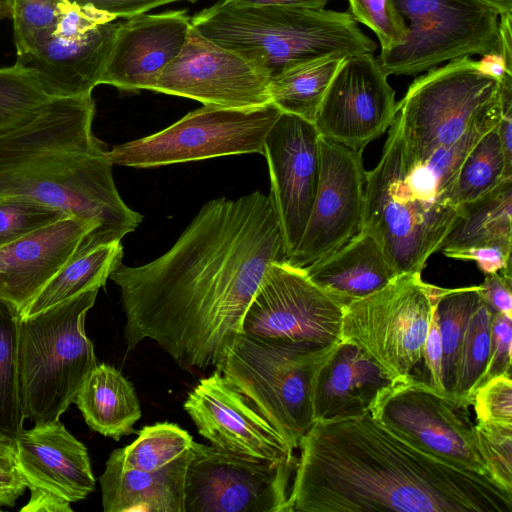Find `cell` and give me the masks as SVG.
I'll return each mask as SVG.
<instances>
[{
  "mask_svg": "<svg viewBox=\"0 0 512 512\" xmlns=\"http://www.w3.org/2000/svg\"><path fill=\"white\" fill-rule=\"evenodd\" d=\"M287 259L270 195L207 202L163 255L110 274L128 350L150 339L183 369L215 368L242 333L269 266Z\"/></svg>",
  "mask_w": 512,
  "mask_h": 512,
  "instance_id": "cell-1",
  "label": "cell"
},
{
  "mask_svg": "<svg viewBox=\"0 0 512 512\" xmlns=\"http://www.w3.org/2000/svg\"><path fill=\"white\" fill-rule=\"evenodd\" d=\"M290 512H512L491 476L430 455L365 413L301 438Z\"/></svg>",
  "mask_w": 512,
  "mask_h": 512,
  "instance_id": "cell-2",
  "label": "cell"
},
{
  "mask_svg": "<svg viewBox=\"0 0 512 512\" xmlns=\"http://www.w3.org/2000/svg\"><path fill=\"white\" fill-rule=\"evenodd\" d=\"M91 94L50 98L29 120L0 132V198H29L94 226L75 255L121 239L142 215L121 199L112 162L92 132Z\"/></svg>",
  "mask_w": 512,
  "mask_h": 512,
  "instance_id": "cell-3",
  "label": "cell"
},
{
  "mask_svg": "<svg viewBox=\"0 0 512 512\" xmlns=\"http://www.w3.org/2000/svg\"><path fill=\"white\" fill-rule=\"evenodd\" d=\"M500 98L453 145L418 160L405 150L394 118L381 158L366 172L362 228L374 237L398 274L421 273L461 214L459 169L476 142L500 119Z\"/></svg>",
  "mask_w": 512,
  "mask_h": 512,
  "instance_id": "cell-4",
  "label": "cell"
},
{
  "mask_svg": "<svg viewBox=\"0 0 512 512\" xmlns=\"http://www.w3.org/2000/svg\"><path fill=\"white\" fill-rule=\"evenodd\" d=\"M200 35L263 69L270 78L327 56L372 53L377 44L349 12L239 5L219 0L191 17Z\"/></svg>",
  "mask_w": 512,
  "mask_h": 512,
  "instance_id": "cell-5",
  "label": "cell"
},
{
  "mask_svg": "<svg viewBox=\"0 0 512 512\" xmlns=\"http://www.w3.org/2000/svg\"><path fill=\"white\" fill-rule=\"evenodd\" d=\"M99 289L84 291L31 316L19 317L17 375L25 419H60L96 367L85 318Z\"/></svg>",
  "mask_w": 512,
  "mask_h": 512,
  "instance_id": "cell-6",
  "label": "cell"
},
{
  "mask_svg": "<svg viewBox=\"0 0 512 512\" xmlns=\"http://www.w3.org/2000/svg\"><path fill=\"white\" fill-rule=\"evenodd\" d=\"M339 343L273 340L240 333L215 369L295 450L315 422L316 375Z\"/></svg>",
  "mask_w": 512,
  "mask_h": 512,
  "instance_id": "cell-7",
  "label": "cell"
},
{
  "mask_svg": "<svg viewBox=\"0 0 512 512\" xmlns=\"http://www.w3.org/2000/svg\"><path fill=\"white\" fill-rule=\"evenodd\" d=\"M498 99L499 82L481 73L471 57L428 70L397 102L405 150L425 160L434 151L453 145Z\"/></svg>",
  "mask_w": 512,
  "mask_h": 512,
  "instance_id": "cell-8",
  "label": "cell"
},
{
  "mask_svg": "<svg viewBox=\"0 0 512 512\" xmlns=\"http://www.w3.org/2000/svg\"><path fill=\"white\" fill-rule=\"evenodd\" d=\"M440 290L421 273L399 274L344 307L341 340L355 344L392 380L410 376L423 358Z\"/></svg>",
  "mask_w": 512,
  "mask_h": 512,
  "instance_id": "cell-9",
  "label": "cell"
},
{
  "mask_svg": "<svg viewBox=\"0 0 512 512\" xmlns=\"http://www.w3.org/2000/svg\"><path fill=\"white\" fill-rule=\"evenodd\" d=\"M281 111L272 103L251 108L203 105L152 135L107 151L112 164L147 168L221 156L261 153Z\"/></svg>",
  "mask_w": 512,
  "mask_h": 512,
  "instance_id": "cell-10",
  "label": "cell"
},
{
  "mask_svg": "<svg viewBox=\"0 0 512 512\" xmlns=\"http://www.w3.org/2000/svg\"><path fill=\"white\" fill-rule=\"evenodd\" d=\"M408 20L403 41L381 51L389 75H415L461 57L498 50L499 14L479 0H392Z\"/></svg>",
  "mask_w": 512,
  "mask_h": 512,
  "instance_id": "cell-11",
  "label": "cell"
},
{
  "mask_svg": "<svg viewBox=\"0 0 512 512\" xmlns=\"http://www.w3.org/2000/svg\"><path fill=\"white\" fill-rule=\"evenodd\" d=\"M369 413L409 443L446 462L490 476L467 408L410 375L393 379Z\"/></svg>",
  "mask_w": 512,
  "mask_h": 512,
  "instance_id": "cell-12",
  "label": "cell"
},
{
  "mask_svg": "<svg viewBox=\"0 0 512 512\" xmlns=\"http://www.w3.org/2000/svg\"><path fill=\"white\" fill-rule=\"evenodd\" d=\"M296 464L240 456L194 441L185 475V512H290Z\"/></svg>",
  "mask_w": 512,
  "mask_h": 512,
  "instance_id": "cell-13",
  "label": "cell"
},
{
  "mask_svg": "<svg viewBox=\"0 0 512 512\" xmlns=\"http://www.w3.org/2000/svg\"><path fill=\"white\" fill-rule=\"evenodd\" d=\"M344 307L287 261L272 263L242 322V333L273 340L341 341Z\"/></svg>",
  "mask_w": 512,
  "mask_h": 512,
  "instance_id": "cell-14",
  "label": "cell"
},
{
  "mask_svg": "<svg viewBox=\"0 0 512 512\" xmlns=\"http://www.w3.org/2000/svg\"><path fill=\"white\" fill-rule=\"evenodd\" d=\"M270 79L259 66L205 38L191 26L181 51L150 90L204 105L251 108L271 103Z\"/></svg>",
  "mask_w": 512,
  "mask_h": 512,
  "instance_id": "cell-15",
  "label": "cell"
},
{
  "mask_svg": "<svg viewBox=\"0 0 512 512\" xmlns=\"http://www.w3.org/2000/svg\"><path fill=\"white\" fill-rule=\"evenodd\" d=\"M366 171L362 151L320 137V176L302 237L287 262L304 269L362 228Z\"/></svg>",
  "mask_w": 512,
  "mask_h": 512,
  "instance_id": "cell-16",
  "label": "cell"
},
{
  "mask_svg": "<svg viewBox=\"0 0 512 512\" xmlns=\"http://www.w3.org/2000/svg\"><path fill=\"white\" fill-rule=\"evenodd\" d=\"M372 53L346 57L322 100L315 126L320 135L363 149L384 134L397 114L395 91Z\"/></svg>",
  "mask_w": 512,
  "mask_h": 512,
  "instance_id": "cell-17",
  "label": "cell"
},
{
  "mask_svg": "<svg viewBox=\"0 0 512 512\" xmlns=\"http://www.w3.org/2000/svg\"><path fill=\"white\" fill-rule=\"evenodd\" d=\"M320 133L314 123L283 113L269 130L263 147L276 210L288 257L297 247L317 192Z\"/></svg>",
  "mask_w": 512,
  "mask_h": 512,
  "instance_id": "cell-18",
  "label": "cell"
},
{
  "mask_svg": "<svg viewBox=\"0 0 512 512\" xmlns=\"http://www.w3.org/2000/svg\"><path fill=\"white\" fill-rule=\"evenodd\" d=\"M184 410L198 433L216 448L270 461H297L270 422L218 370L189 392Z\"/></svg>",
  "mask_w": 512,
  "mask_h": 512,
  "instance_id": "cell-19",
  "label": "cell"
},
{
  "mask_svg": "<svg viewBox=\"0 0 512 512\" xmlns=\"http://www.w3.org/2000/svg\"><path fill=\"white\" fill-rule=\"evenodd\" d=\"M120 22L111 21L84 32H45L16 64L31 70L50 98L92 93L100 84Z\"/></svg>",
  "mask_w": 512,
  "mask_h": 512,
  "instance_id": "cell-20",
  "label": "cell"
},
{
  "mask_svg": "<svg viewBox=\"0 0 512 512\" xmlns=\"http://www.w3.org/2000/svg\"><path fill=\"white\" fill-rule=\"evenodd\" d=\"M190 28L186 9L141 14L120 22L100 84L124 91L150 90L181 51Z\"/></svg>",
  "mask_w": 512,
  "mask_h": 512,
  "instance_id": "cell-21",
  "label": "cell"
},
{
  "mask_svg": "<svg viewBox=\"0 0 512 512\" xmlns=\"http://www.w3.org/2000/svg\"><path fill=\"white\" fill-rule=\"evenodd\" d=\"M93 232L92 224L68 216L1 247L0 300L21 316Z\"/></svg>",
  "mask_w": 512,
  "mask_h": 512,
  "instance_id": "cell-22",
  "label": "cell"
},
{
  "mask_svg": "<svg viewBox=\"0 0 512 512\" xmlns=\"http://www.w3.org/2000/svg\"><path fill=\"white\" fill-rule=\"evenodd\" d=\"M15 458L30 492L73 503L95 489L88 450L60 419L23 429L15 439Z\"/></svg>",
  "mask_w": 512,
  "mask_h": 512,
  "instance_id": "cell-23",
  "label": "cell"
},
{
  "mask_svg": "<svg viewBox=\"0 0 512 512\" xmlns=\"http://www.w3.org/2000/svg\"><path fill=\"white\" fill-rule=\"evenodd\" d=\"M392 379L355 344L341 340L319 369L314 383V420L369 412L376 394Z\"/></svg>",
  "mask_w": 512,
  "mask_h": 512,
  "instance_id": "cell-24",
  "label": "cell"
},
{
  "mask_svg": "<svg viewBox=\"0 0 512 512\" xmlns=\"http://www.w3.org/2000/svg\"><path fill=\"white\" fill-rule=\"evenodd\" d=\"M303 270L343 307L382 289L399 275L377 240L364 230Z\"/></svg>",
  "mask_w": 512,
  "mask_h": 512,
  "instance_id": "cell-25",
  "label": "cell"
},
{
  "mask_svg": "<svg viewBox=\"0 0 512 512\" xmlns=\"http://www.w3.org/2000/svg\"><path fill=\"white\" fill-rule=\"evenodd\" d=\"M191 450L156 471L124 467L110 454L99 478L105 512H185V475Z\"/></svg>",
  "mask_w": 512,
  "mask_h": 512,
  "instance_id": "cell-26",
  "label": "cell"
},
{
  "mask_svg": "<svg viewBox=\"0 0 512 512\" xmlns=\"http://www.w3.org/2000/svg\"><path fill=\"white\" fill-rule=\"evenodd\" d=\"M74 403L91 430L116 441L131 434L142 416L133 384L106 363L97 364L88 374Z\"/></svg>",
  "mask_w": 512,
  "mask_h": 512,
  "instance_id": "cell-27",
  "label": "cell"
},
{
  "mask_svg": "<svg viewBox=\"0 0 512 512\" xmlns=\"http://www.w3.org/2000/svg\"><path fill=\"white\" fill-rule=\"evenodd\" d=\"M512 243V179L461 207V214L440 251Z\"/></svg>",
  "mask_w": 512,
  "mask_h": 512,
  "instance_id": "cell-28",
  "label": "cell"
},
{
  "mask_svg": "<svg viewBox=\"0 0 512 512\" xmlns=\"http://www.w3.org/2000/svg\"><path fill=\"white\" fill-rule=\"evenodd\" d=\"M120 241L99 245L75 255L43 287L21 316L39 313L84 291L104 287L110 274L121 264Z\"/></svg>",
  "mask_w": 512,
  "mask_h": 512,
  "instance_id": "cell-29",
  "label": "cell"
},
{
  "mask_svg": "<svg viewBox=\"0 0 512 512\" xmlns=\"http://www.w3.org/2000/svg\"><path fill=\"white\" fill-rule=\"evenodd\" d=\"M345 58L327 56L283 70L270 79V102L283 113L315 123L327 88Z\"/></svg>",
  "mask_w": 512,
  "mask_h": 512,
  "instance_id": "cell-30",
  "label": "cell"
},
{
  "mask_svg": "<svg viewBox=\"0 0 512 512\" xmlns=\"http://www.w3.org/2000/svg\"><path fill=\"white\" fill-rule=\"evenodd\" d=\"M492 315L481 299L469 317L459 347L451 398L464 408L472 405L488 364Z\"/></svg>",
  "mask_w": 512,
  "mask_h": 512,
  "instance_id": "cell-31",
  "label": "cell"
},
{
  "mask_svg": "<svg viewBox=\"0 0 512 512\" xmlns=\"http://www.w3.org/2000/svg\"><path fill=\"white\" fill-rule=\"evenodd\" d=\"M512 179V167L506 163L497 125L476 142L465 157L456 180V200L461 208Z\"/></svg>",
  "mask_w": 512,
  "mask_h": 512,
  "instance_id": "cell-32",
  "label": "cell"
},
{
  "mask_svg": "<svg viewBox=\"0 0 512 512\" xmlns=\"http://www.w3.org/2000/svg\"><path fill=\"white\" fill-rule=\"evenodd\" d=\"M192 436L179 425L159 422L144 426L129 445L111 452L124 467L156 471L187 454Z\"/></svg>",
  "mask_w": 512,
  "mask_h": 512,
  "instance_id": "cell-33",
  "label": "cell"
},
{
  "mask_svg": "<svg viewBox=\"0 0 512 512\" xmlns=\"http://www.w3.org/2000/svg\"><path fill=\"white\" fill-rule=\"evenodd\" d=\"M19 314L0 300V432L16 439L25 417L17 375V328Z\"/></svg>",
  "mask_w": 512,
  "mask_h": 512,
  "instance_id": "cell-34",
  "label": "cell"
},
{
  "mask_svg": "<svg viewBox=\"0 0 512 512\" xmlns=\"http://www.w3.org/2000/svg\"><path fill=\"white\" fill-rule=\"evenodd\" d=\"M481 300L479 286L441 288L436 313L443 350V379L451 397L456 359L471 313Z\"/></svg>",
  "mask_w": 512,
  "mask_h": 512,
  "instance_id": "cell-35",
  "label": "cell"
},
{
  "mask_svg": "<svg viewBox=\"0 0 512 512\" xmlns=\"http://www.w3.org/2000/svg\"><path fill=\"white\" fill-rule=\"evenodd\" d=\"M49 99L31 70L16 63L0 68V132L29 120Z\"/></svg>",
  "mask_w": 512,
  "mask_h": 512,
  "instance_id": "cell-36",
  "label": "cell"
},
{
  "mask_svg": "<svg viewBox=\"0 0 512 512\" xmlns=\"http://www.w3.org/2000/svg\"><path fill=\"white\" fill-rule=\"evenodd\" d=\"M71 216L61 209L19 196L0 198V248Z\"/></svg>",
  "mask_w": 512,
  "mask_h": 512,
  "instance_id": "cell-37",
  "label": "cell"
},
{
  "mask_svg": "<svg viewBox=\"0 0 512 512\" xmlns=\"http://www.w3.org/2000/svg\"><path fill=\"white\" fill-rule=\"evenodd\" d=\"M17 56L33 49L38 39L51 30L68 0H10Z\"/></svg>",
  "mask_w": 512,
  "mask_h": 512,
  "instance_id": "cell-38",
  "label": "cell"
},
{
  "mask_svg": "<svg viewBox=\"0 0 512 512\" xmlns=\"http://www.w3.org/2000/svg\"><path fill=\"white\" fill-rule=\"evenodd\" d=\"M351 16L378 37L381 51L400 44L407 34L405 19L392 0H348Z\"/></svg>",
  "mask_w": 512,
  "mask_h": 512,
  "instance_id": "cell-39",
  "label": "cell"
},
{
  "mask_svg": "<svg viewBox=\"0 0 512 512\" xmlns=\"http://www.w3.org/2000/svg\"><path fill=\"white\" fill-rule=\"evenodd\" d=\"M474 428L490 476L512 492V425L476 423Z\"/></svg>",
  "mask_w": 512,
  "mask_h": 512,
  "instance_id": "cell-40",
  "label": "cell"
},
{
  "mask_svg": "<svg viewBox=\"0 0 512 512\" xmlns=\"http://www.w3.org/2000/svg\"><path fill=\"white\" fill-rule=\"evenodd\" d=\"M477 423L512 425L511 373L488 379L473 395Z\"/></svg>",
  "mask_w": 512,
  "mask_h": 512,
  "instance_id": "cell-41",
  "label": "cell"
},
{
  "mask_svg": "<svg viewBox=\"0 0 512 512\" xmlns=\"http://www.w3.org/2000/svg\"><path fill=\"white\" fill-rule=\"evenodd\" d=\"M512 316L493 313L491 321L490 355L481 384L488 379L511 373Z\"/></svg>",
  "mask_w": 512,
  "mask_h": 512,
  "instance_id": "cell-42",
  "label": "cell"
},
{
  "mask_svg": "<svg viewBox=\"0 0 512 512\" xmlns=\"http://www.w3.org/2000/svg\"><path fill=\"white\" fill-rule=\"evenodd\" d=\"M511 251L512 243H499L450 250L443 254L450 258L474 261L485 275L500 272L511 276Z\"/></svg>",
  "mask_w": 512,
  "mask_h": 512,
  "instance_id": "cell-43",
  "label": "cell"
},
{
  "mask_svg": "<svg viewBox=\"0 0 512 512\" xmlns=\"http://www.w3.org/2000/svg\"><path fill=\"white\" fill-rule=\"evenodd\" d=\"M26 488L16 465L15 439L0 432V509L13 507Z\"/></svg>",
  "mask_w": 512,
  "mask_h": 512,
  "instance_id": "cell-44",
  "label": "cell"
},
{
  "mask_svg": "<svg viewBox=\"0 0 512 512\" xmlns=\"http://www.w3.org/2000/svg\"><path fill=\"white\" fill-rule=\"evenodd\" d=\"M422 359H424V364L427 372V381L425 382L436 392L445 396H449L444 386L443 350L438 318L436 313V305L429 324Z\"/></svg>",
  "mask_w": 512,
  "mask_h": 512,
  "instance_id": "cell-45",
  "label": "cell"
},
{
  "mask_svg": "<svg viewBox=\"0 0 512 512\" xmlns=\"http://www.w3.org/2000/svg\"><path fill=\"white\" fill-rule=\"evenodd\" d=\"M512 278L500 272L486 274L479 286L482 301L493 313L512 316Z\"/></svg>",
  "mask_w": 512,
  "mask_h": 512,
  "instance_id": "cell-46",
  "label": "cell"
},
{
  "mask_svg": "<svg viewBox=\"0 0 512 512\" xmlns=\"http://www.w3.org/2000/svg\"><path fill=\"white\" fill-rule=\"evenodd\" d=\"M78 5H90L98 10L104 11L118 18H131L137 15L168 3L177 1H188L191 3L197 0H68Z\"/></svg>",
  "mask_w": 512,
  "mask_h": 512,
  "instance_id": "cell-47",
  "label": "cell"
},
{
  "mask_svg": "<svg viewBox=\"0 0 512 512\" xmlns=\"http://www.w3.org/2000/svg\"><path fill=\"white\" fill-rule=\"evenodd\" d=\"M71 503L59 497L42 492H30V497L22 512H72Z\"/></svg>",
  "mask_w": 512,
  "mask_h": 512,
  "instance_id": "cell-48",
  "label": "cell"
},
{
  "mask_svg": "<svg viewBox=\"0 0 512 512\" xmlns=\"http://www.w3.org/2000/svg\"><path fill=\"white\" fill-rule=\"evenodd\" d=\"M482 58L476 61L477 69L486 76H489L498 82L506 76H512V71L508 70L506 63L498 50L481 55Z\"/></svg>",
  "mask_w": 512,
  "mask_h": 512,
  "instance_id": "cell-49",
  "label": "cell"
},
{
  "mask_svg": "<svg viewBox=\"0 0 512 512\" xmlns=\"http://www.w3.org/2000/svg\"><path fill=\"white\" fill-rule=\"evenodd\" d=\"M499 16L498 51L502 55L508 70L512 71V13H504Z\"/></svg>",
  "mask_w": 512,
  "mask_h": 512,
  "instance_id": "cell-50",
  "label": "cell"
},
{
  "mask_svg": "<svg viewBox=\"0 0 512 512\" xmlns=\"http://www.w3.org/2000/svg\"><path fill=\"white\" fill-rule=\"evenodd\" d=\"M239 5L284 6L324 9L329 0H224Z\"/></svg>",
  "mask_w": 512,
  "mask_h": 512,
  "instance_id": "cell-51",
  "label": "cell"
},
{
  "mask_svg": "<svg viewBox=\"0 0 512 512\" xmlns=\"http://www.w3.org/2000/svg\"><path fill=\"white\" fill-rule=\"evenodd\" d=\"M494 9L499 15L512 13V0H479Z\"/></svg>",
  "mask_w": 512,
  "mask_h": 512,
  "instance_id": "cell-52",
  "label": "cell"
},
{
  "mask_svg": "<svg viewBox=\"0 0 512 512\" xmlns=\"http://www.w3.org/2000/svg\"><path fill=\"white\" fill-rule=\"evenodd\" d=\"M12 8L10 0H0V19L11 17Z\"/></svg>",
  "mask_w": 512,
  "mask_h": 512,
  "instance_id": "cell-53",
  "label": "cell"
},
{
  "mask_svg": "<svg viewBox=\"0 0 512 512\" xmlns=\"http://www.w3.org/2000/svg\"><path fill=\"white\" fill-rule=\"evenodd\" d=\"M1 510V509H0Z\"/></svg>",
  "mask_w": 512,
  "mask_h": 512,
  "instance_id": "cell-54",
  "label": "cell"
}]
</instances>
